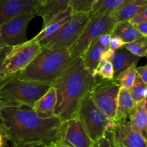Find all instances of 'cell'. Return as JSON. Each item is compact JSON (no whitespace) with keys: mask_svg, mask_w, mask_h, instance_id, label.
Instances as JSON below:
<instances>
[{"mask_svg":"<svg viewBox=\"0 0 147 147\" xmlns=\"http://www.w3.org/2000/svg\"><path fill=\"white\" fill-rule=\"evenodd\" d=\"M0 121L12 144L39 143L53 146L63 139L65 122L55 116L42 118L31 109L11 106L3 110Z\"/></svg>","mask_w":147,"mask_h":147,"instance_id":"cell-1","label":"cell"},{"mask_svg":"<svg viewBox=\"0 0 147 147\" xmlns=\"http://www.w3.org/2000/svg\"><path fill=\"white\" fill-rule=\"evenodd\" d=\"M37 1H39L40 4L42 5V4H46V3L48 2V1H50V0H37Z\"/></svg>","mask_w":147,"mask_h":147,"instance_id":"cell-42","label":"cell"},{"mask_svg":"<svg viewBox=\"0 0 147 147\" xmlns=\"http://www.w3.org/2000/svg\"><path fill=\"white\" fill-rule=\"evenodd\" d=\"M11 48V47H3V48H0V63H1V62L4 60L6 55H7V53L9 52Z\"/></svg>","mask_w":147,"mask_h":147,"instance_id":"cell-39","label":"cell"},{"mask_svg":"<svg viewBox=\"0 0 147 147\" xmlns=\"http://www.w3.org/2000/svg\"><path fill=\"white\" fill-rule=\"evenodd\" d=\"M136 74L141 78L142 80L147 84V66L144 65L136 67Z\"/></svg>","mask_w":147,"mask_h":147,"instance_id":"cell-33","label":"cell"},{"mask_svg":"<svg viewBox=\"0 0 147 147\" xmlns=\"http://www.w3.org/2000/svg\"><path fill=\"white\" fill-rule=\"evenodd\" d=\"M77 116L93 142L102 137L107 131L114 129L116 125L96 106L89 93L82 101Z\"/></svg>","mask_w":147,"mask_h":147,"instance_id":"cell-6","label":"cell"},{"mask_svg":"<svg viewBox=\"0 0 147 147\" xmlns=\"http://www.w3.org/2000/svg\"><path fill=\"white\" fill-rule=\"evenodd\" d=\"M126 0H97L88 12L89 16L98 14H111Z\"/></svg>","mask_w":147,"mask_h":147,"instance_id":"cell-23","label":"cell"},{"mask_svg":"<svg viewBox=\"0 0 147 147\" xmlns=\"http://www.w3.org/2000/svg\"><path fill=\"white\" fill-rule=\"evenodd\" d=\"M88 13H73L71 19L57 32L39 42L42 47L69 48L78 39L89 22Z\"/></svg>","mask_w":147,"mask_h":147,"instance_id":"cell-8","label":"cell"},{"mask_svg":"<svg viewBox=\"0 0 147 147\" xmlns=\"http://www.w3.org/2000/svg\"><path fill=\"white\" fill-rule=\"evenodd\" d=\"M104 50L105 49L100 46L96 40L90 45L88 48L82 55L81 57L85 67L92 74L95 75L94 72L101 60L102 54Z\"/></svg>","mask_w":147,"mask_h":147,"instance_id":"cell-21","label":"cell"},{"mask_svg":"<svg viewBox=\"0 0 147 147\" xmlns=\"http://www.w3.org/2000/svg\"><path fill=\"white\" fill-rule=\"evenodd\" d=\"M93 144L78 116L65 122L63 139L60 144L70 147H92Z\"/></svg>","mask_w":147,"mask_h":147,"instance_id":"cell-11","label":"cell"},{"mask_svg":"<svg viewBox=\"0 0 147 147\" xmlns=\"http://www.w3.org/2000/svg\"><path fill=\"white\" fill-rule=\"evenodd\" d=\"M111 38V35L110 33H105V34L99 36L96 40L100 46H102L104 49H106L109 47Z\"/></svg>","mask_w":147,"mask_h":147,"instance_id":"cell-32","label":"cell"},{"mask_svg":"<svg viewBox=\"0 0 147 147\" xmlns=\"http://www.w3.org/2000/svg\"><path fill=\"white\" fill-rule=\"evenodd\" d=\"M47 147H52V146H47Z\"/></svg>","mask_w":147,"mask_h":147,"instance_id":"cell-46","label":"cell"},{"mask_svg":"<svg viewBox=\"0 0 147 147\" xmlns=\"http://www.w3.org/2000/svg\"><path fill=\"white\" fill-rule=\"evenodd\" d=\"M111 35L119 37L126 43L131 42L143 37L129 22H116Z\"/></svg>","mask_w":147,"mask_h":147,"instance_id":"cell-22","label":"cell"},{"mask_svg":"<svg viewBox=\"0 0 147 147\" xmlns=\"http://www.w3.org/2000/svg\"><path fill=\"white\" fill-rule=\"evenodd\" d=\"M48 146L39 143H27V144H15L13 147H47Z\"/></svg>","mask_w":147,"mask_h":147,"instance_id":"cell-37","label":"cell"},{"mask_svg":"<svg viewBox=\"0 0 147 147\" xmlns=\"http://www.w3.org/2000/svg\"><path fill=\"white\" fill-rule=\"evenodd\" d=\"M129 93L135 103H138L146 98L147 84L136 75L133 86L129 89Z\"/></svg>","mask_w":147,"mask_h":147,"instance_id":"cell-25","label":"cell"},{"mask_svg":"<svg viewBox=\"0 0 147 147\" xmlns=\"http://www.w3.org/2000/svg\"><path fill=\"white\" fill-rule=\"evenodd\" d=\"M138 32L142 34L143 37H147V22L139 23L134 25Z\"/></svg>","mask_w":147,"mask_h":147,"instance_id":"cell-34","label":"cell"},{"mask_svg":"<svg viewBox=\"0 0 147 147\" xmlns=\"http://www.w3.org/2000/svg\"><path fill=\"white\" fill-rule=\"evenodd\" d=\"M125 45H126V42H124V41L119 37L111 36L110 43H109V47L113 50H116L125 47Z\"/></svg>","mask_w":147,"mask_h":147,"instance_id":"cell-30","label":"cell"},{"mask_svg":"<svg viewBox=\"0 0 147 147\" xmlns=\"http://www.w3.org/2000/svg\"><path fill=\"white\" fill-rule=\"evenodd\" d=\"M55 147H70V146H65V145H63V144H57V145H55Z\"/></svg>","mask_w":147,"mask_h":147,"instance_id":"cell-43","label":"cell"},{"mask_svg":"<svg viewBox=\"0 0 147 147\" xmlns=\"http://www.w3.org/2000/svg\"><path fill=\"white\" fill-rule=\"evenodd\" d=\"M1 63H2V62H1ZM1 63H0V69H1ZM2 81V80H1V77H0V83H1V82Z\"/></svg>","mask_w":147,"mask_h":147,"instance_id":"cell-44","label":"cell"},{"mask_svg":"<svg viewBox=\"0 0 147 147\" xmlns=\"http://www.w3.org/2000/svg\"><path fill=\"white\" fill-rule=\"evenodd\" d=\"M3 47H6V46L4 45V42L2 41V39H1V34H0V48H3Z\"/></svg>","mask_w":147,"mask_h":147,"instance_id":"cell-41","label":"cell"},{"mask_svg":"<svg viewBox=\"0 0 147 147\" xmlns=\"http://www.w3.org/2000/svg\"><path fill=\"white\" fill-rule=\"evenodd\" d=\"M136 75V65L133 64L121 72L114 80L119 83L121 87L129 90L134 83Z\"/></svg>","mask_w":147,"mask_h":147,"instance_id":"cell-24","label":"cell"},{"mask_svg":"<svg viewBox=\"0 0 147 147\" xmlns=\"http://www.w3.org/2000/svg\"><path fill=\"white\" fill-rule=\"evenodd\" d=\"M34 13H23L0 26V34L6 47H14L27 42V30Z\"/></svg>","mask_w":147,"mask_h":147,"instance_id":"cell-10","label":"cell"},{"mask_svg":"<svg viewBox=\"0 0 147 147\" xmlns=\"http://www.w3.org/2000/svg\"><path fill=\"white\" fill-rule=\"evenodd\" d=\"M72 15H73V11L70 8L60 13L57 17H55L50 23L43 27L42 30L35 37H34L29 41L33 42H40L42 40L53 35L71 19Z\"/></svg>","mask_w":147,"mask_h":147,"instance_id":"cell-18","label":"cell"},{"mask_svg":"<svg viewBox=\"0 0 147 147\" xmlns=\"http://www.w3.org/2000/svg\"><path fill=\"white\" fill-rule=\"evenodd\" d=\"M129 22L131 24H133V25H135V24H139V23L147 22V9L144 10L142 12L139 13V14H137L136 15H135L134 17H132Z\"/></svg>","mask_w":147,"mask_h":147,"instance_id":"cell-31","label":"cell"},{"mask_svg":"<svg viewBox=\"0 0 147 147\" xmlns=\"http://www.w3.org/2000/svg\"><path fill=\"white\" fill-rule=\"evenodd\" d=\"M70 2L71 0H50L42 5L39 4L35 15L42 18L43 27H45L58 14L68 9Z\"/></svg>","mask_w":147,"mask_h":147,"instance_id":"cell-14","label":"cell"},{"mask_svg":"<svg viewBox=\"0 0 147 147\" xmlns=\"http://www.w3.org/2000/svg\"><path fill=\"white\" fill-rule=\"evenodd\" d=\"M52 147H55V146H52Z\"/></svg>","mask_w":147,"mask_h":147,"instance_id":"cell-45","label":"cell"},{"mask_svg":"<svg viewBox=\"0 0 147 147\" xmlns=\"http://www.w3.org/2000/svg\"><path fill=\"white\" fill-rule=\"evenodd\" d=\"M113 136H114V135H113ZM114 143H115V147H125L124 146H123V145H122L121 144L120 142H119L115 137H114Z\"/></svg>","mask_w":147,"mask_h":147,"instance_id":"cell-40","label":"cell"},{"mask_svg":"<svg viewBox=\"0 0 147 147\" xmlns=\"http://www.w3.org/2000/svg\"><path fill=\"white\" fill-rule=\"evenodd\" d=\"M147 9V0H126L111 15L116 22H129L144 10Z\"/></svg>","mask_w":147,"mask_h":147,"instance_id":"cell-16","label":"cell"},{"mask_svg":"<svg viewBox=\"0 0 147 147\" xmlns=\"http://www.w3.org/2000/svg\"><path fill=\"white\" fill-rule=\"evenodd\" d=\"M134 105L135 103L131 96L129 90L121 87L118 95L116 113L113 119V121L116 124L127 122Z\"/></svg>","mask_w":147,"mask_h":147,"instance_id":"cell-15","label":"cell"},{"mask_svg":"<svg viewBox=\"0 0 147 147\" xmlns=\"http://www.w3.org/2000/svg\"><path fill=\"white\" fill-rule=\"evenodd\" d=\"M125 47L139 57H146L147 54V37H142L131 42L126 43Z\"/></svg>","mask_w":147,"mask_h":147,"instance_id":"cell-27","label":"cell"},{"mask_svg":"<svg viewBox=\"0 0 147 147\" xmlns=\"http://www.w3.org/2000/svg\"><path fill=\"white\" fill-rule=\"evenodd\" d=\"M72 61L67 47H42L41 52L30 65L13 77L52 86L63 76Z\"/></svg>","mask_w":147,"mask_h":147,"instance_id":"cell-3","label":"cell"},{"mask_svg":"<svg viewBox=\"0 0 147 147\" xmlns=\"http://www.w3.org/2000/svg\"><path fill=\"white\" fill-rule=\"evenodd\" d=\"M37 0H0V26L23 13H34Z\"/></svg>","mask_w":147,"mask_h":147,"instance_id":"cell-12","label":"cell"},{"mask_svg":"<svg viewBox=\"0 0 147 147\" xmlns=\"http://www.w3.org/2000/svg\"><path fill=\"white\" fill-rule=\"evenodd\" d=\"M139 60L140 57L131 53L125 47L114 50L113 55L110 61L113 65L115 78L131 65L135 64L137 65Z\"/></svg>","mask_w":147,"mask_h":147,"instance_id":"cell-20","label":"cell"},{"mask_svg":"<svg viewBox=\"0 0 147 147\" xmlns=\"http://www.w3.org/2000/svg\"><path fill=\"white\" fill-rule=\"evenodd\" d=\"M7 142H8V139L6 136L4 129L2 125L0 123V147H7Z\"/></svg>","mask_w":147,"mask_h":147,"instance_id":"cell-35","label":"cell"},{"mask_svg":"<svg viewBox=\"0 0 147 147\" xmlns=\"http://www.w3.org/2000/svg\"><path fill=\"white\" fill-rule=\"evenodd\" d=\"M11 106H17V107H20V106H17V105L14 104V103H9V102L4 101L2 100H0V119H1L2 116V111L4 109H5L7 107H11Z\"/></svg>","mask_w":147,"mask_h":147,"instance_id":"cell-38","label":"cell"},{"mask_svg":"<svg viewBox=\"0 0 147 147\" xmlns=\"http://www.w3.org/2000/svg\"><path fill=\"white\" fill-rule=\"evenodd\" d=\"M113 53H114V50H113L110 47H108V48L105 49L103 54H102L101 60H107L110 61L111 59L113 57Z\"/></svg>","mask_w":147,"mask_h":147,"instance_id":"cell-36","label":"cell"},{"mask_svg":"<svg viewBox=\"0 0 147 147\" xmlns=\"http://www.w3.org/2000/svg\"><path fill=\"white\" fill-rule=\"evenodd\" d=\"M121 86L117 81L100 80L89 93L98 108L110 119L115 116L118 95Z\"/></svg>","mask_w":147,"mask_h":147,"instance_id":"cell-9","label":"cell"},{"mask_svg":"<svg viewBox=\"0 0 147 147\" xmlns=\"http://www.w3.org/2000/svg\"><path fill=\"white\" fill-rule=\"evenodd\" d=\"M96 76L104 80H114V70L111 62L107 60H101L94 72Z\"/></svg>","mask_w":147,"mask_h":147,"instance_id":"cell-26","label":"cell"},{"mask_svg":"<svg viewBox=\"0 0 147 147\" xmlns=\"http://www.w3.org/2000/svg\"><path fill=\"white\" fill-rule=\"evenodd\" d=\"M51 85L20 80L11 76L0 83V100L32 109Z\"/></svg>","mask_w":147,"mask_h":147,"instance_id":"cell-4","label":"cell"},{"mask_svg":"<svg viewBox=\"0 0 147 147\" xmlns=\"http://www.w3.org/2000/svg\"><path fill=\"white\" fill-rule=\"evenodd\" d=\"M128 121L132 128L142 134L146 139L147 131V111L146 98L138 103H135L134 107L129 116Z\"/></svg>","mask_w":147,"mask_h":147,"instance_id":"cell-19","label":"cell"},{"mask_svg":"<svg viewBox=\"0 0 147 147\" xmlns=\"http://www.w3.org/2000/svg\"><path fill=\"white\" fill-rule=\"evenodd\" d=\"M92 147H115L113 129L107 131L102 137L93 142Z\"/></svg>","mask_w":147,"mask_h":147,"instance_id":"cell-29","label":"cell"},{"mask_svg":"<svg viewBox=\"0 0 147 147\" xmlns=\"http://www.w3.org/2000/svg\"><path fill=\"white\" fill-rule=\"evenodd\" d=\"M100 80L86 70L81 57L73 60L63 76L52 85L57 96L54 116L64 122L77 116L83 99Z\"/></svg>","mask_w":147,"mask_h":147,"instance_id":"cell-2","label":"cell"},{"mask_svg":"<svg viewBox=\"0 0 147 147\" xmlns=\"http://www.w3.org/2000/svg\"><path fill=\"white\" fill-rule=\"evenodd\" d=\"M56 100V90L52 86L47 91L35 102L31 109L40 117H52L54 116V109Z\"/></svg>","mask_w":147,"mask_h":147,"instance_id":"cell-17","label":"cell"},{"mask_svg":"<svg viewBox=\"0 0 147 147\" xmlns=\"http://www.w3.org/2000/svg\"><path fill=\"white\" fill-rule=\"evenodd\" d=\"M39 42H27L11 47L1 63L0 77L1 80L17 74L25 69L41 52Z\"/></svg>","mask_w":147,"mask_h":147,"instance_id":"cell-7","label":"cell"},{"mask_svg":"<svg viewBox=\"0 0 147 147\" xmlns=\"http://www.w3.org/2000/svg\"><path fill=\"white\" fill-rule=\"evenodd\" d=\"M114 137L125 147H146V139L134 129L129 121L118 123L113 129Z\"/></svg>","mask_w":147,"mask_h":147,"instance_id":"cell-13","label":"cell"},{"mask_svg":"<svg viewBox=\"0 0 147 147\" xmlns=\"http://www.w3.org/2000/svg\"><path fill=\"white\" fill-rule=\"evenodd\" d=\"M90 20L76 42L68 48L73 60L82 57L90 45L105 33H111L116 22L111 14L89 16Z\"/></svg>","mask_w":147,"mask_h":147,"instance_id":"cell-5","label":"cell"},{"mask_svg":"<svg viewBox=\"0 0 147 147\" xmlns=\"http://www.w3.org/2000/svg\"><path fill=\"white\" fill-rule=\"evenodd\" d=\"M97 0H71L70 8L73 13H88Z\"/></svg>","mask_w":147,"mask_h":147,"instance_id":"cell-28","label":"cell"}]
</instances>
